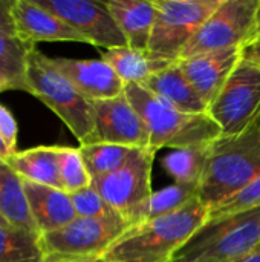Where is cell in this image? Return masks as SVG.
I'll return each instance as SVG.
<instances>
[{"mask_svg":"<svg viewBox=\"0 0 260 262\" xmlns=\"http://www.w3.org/2000/svg\"><path fill=\"white\" fill-rule=\"evenodd\" d=\"M210 221V209L198 198L182 209L132 226L104 253L107 262H172Z\"/></svg>","mask_w":260,"mask_h":262,"instance_id":"1","label":"cell"},{"mask_svg":"<svg viewBox=\"0 0 260 262\" xmlns=\"http://www.w3.org/2000/svg\"><path fill=\"white\" fill-rule=\"evenodd\" d=\"M260 177V126L233 137H219L208 149L199 200L208 207L238 195Z\"/></svg>","mask_w":260,"mask_h":262,"instance_id":"2","label":"cell"},{"mask_svg":"<svg viewBox=\"0 0 260 262\" xmlns=\"http://www.w3.org/2000/svg\"><path fill=\"white\" fill-rule=\"evenodd\" d=\"M124 94L144 120L153 152L207 147L222 137L219 124L208 114L182 112L135 83L126 84Z\"/></svg>","mask_w":260,"mask_h":262,"instance_id":"3","label":"cell"},{"mask_svg":"<svg viewBox=\"0 0 260 262\" xmlns=\"http://www.w3.org/2000/svg\"><path fill=\"white\" fill-rule=\"evenodd\" d=\"M26 84L29 94L37 97L60 117L80 141V146L90 141L95 129L92 101L83 97L77 88L51 64L49 57L35 48L28 55Z\"/></svg>","mask_w":260,"mask_h":262,"instance_id":"4","label":"cell"},{"mask_svg":"<svg viewBox=\"0 0 260 262\" xmlns=\"http://www.w3.org/2000/svg\"><path fill=\"white\" fill-rule=\"evenodd\" d=\"M260 243V207L208 221L173 261L239 262L256 252Z\"/></svg>","mask_w":260,"mask_h":262,"instance_id":"5","label":"cell"},{"mask_svg":"<svg viewBox=\"0 0 260 262\" xmlns=\"http://www.w3.org/2000/svg\"><path fill=\"white\" fill-rule=\"evenodd\" d=\"M130 227L132 224L116 212L98 218L77 216L64 227L41 235L43 262L103 258Z\"/></svg>","mask_w":260,"mask_h":262,"instance_id":"6","label":"cell"},{"mask_svg":"<svg viewBox=\"0 0 260 262\" xmlns=\"http://www.w3.org/2000/svg\"><path fill=\"white\" fill-rule=\"evenodd\" d=\"M152 149H133L129 160L115 172L92 180L95 190L104 201L132 226L143 223L144 209L152 196Z\"/></svg>","mask_w":260,"mask_h":262,"instance_id":"7","label":"cell"},{"mask_svg":"<svg viewBox=\"0 0 260 262\" xmlns=\"http://www.w3.org/2000/svg\"><path fill=\"white\" fill-rule=\"evenodd\" d=\"M222 0H155L156 20L149 43L155 57L178 61L182 51Z\"/></svg>","mask_w":260,"mask_h":262,"instance_id":"8","label":"cell"},{"mask_svg":"<svg viewBox=\"0 0 260 262\" xmlns=\"http://www.w3.org/2000/svg\"><path fill=\"white\" fill-rule=\"evenodd\" d=\"M259 6L260 0H222L188 41L179 60L211 51L242 48L257 31Z\"/></svg>","mask_w":260,"mask_h":262,"instance_id":"9","label":"cell"},{"mask_svg":"<svg viewBox=\"0 0 260 262\" xmlns=\"http://www.w3.org/2000/svg\"><path fill=\"white\" fill-rule=\"evenodd\" d=\"M259 112L260 68L241 60L208 106V115L219 124L222 135L233 137L247 130Z\"/></svg>","mask_w":260,"mask_h":262,"instance_id":"10","label":"cell"},{"mask_svg":"<svg viewBox=\"0 0 260 262\" xmlns=\"http://www.w3.org/2000/svg\"><path fill=\"white\" fill-rule=\"evenodd\" d=\"M37 3L70 25L89 45L106 51L127 46V40L107 9L106 2L37 0Z\"/></svg>","mask_w":260,"mask_h":262,"instance_id":"11","label":"cell"},{"mask_svg":"<svg viewBox=\"0 0 260 262\" xmlns=\"http://www.w3.org/2000/svg\"><path fill=\"white\" fill-rule=\"evenodd\" d=\"M95 129L92 143H109L133 149H150V135L141 115L126 94L115 98L92 101Z\"/></svg>","mask_w":260,"mask_h":262,"instance_id":"12","label":"cell"},{"mask_svg":"<svg viewBox=\"0 0 260 262\" xmlns=\"http://www.w3.org/2000/svg\"><path fill=\"white\" fill-rule=\"evenodd\" d=\"M241 60V48H231L182 58L178 60V64L196 94L210 106Z\"/></svg>","mask_w":260,"mask_h":262,"instance_id":"13","label":"cell"},{"mask_svg":"<svg viewBox=\"0 0 260 262\" xmlns=\"http://www.w3.org/2000/svg\"><path fill=\"white\" fill-rule=\"evenodd\" d=\"M51 64L61 72L89 101L115 98L124 94L126 84L104 60H75L49 57Z\"/></svg>","mask_w":260,"mask_h":262,"instance_id":"14","label":"cell"},{"mask_svg":"<svg viewBox=\"0 0 260 262\" xmlns=\"http://www.w3.org/2000/svg\"><path fill=\"white\" fill-rule=\"evenodd\" d=\"M17 37L25 41H78L87 43L64 20L43 8L37 0H14L11 9Z\"/></svg>","mask_w":260,"mask_h":262,"instance_id":"15","label":"cell"},{"mask_svg":"<svg viewBox=\"0 0 260 262\" xmlns=\"http://www.w3.org/2000/svg\"><path fill=\"white\" fill-rule=\"evenodd\" d=\"M31 216L40 235L55 232L77 218L69 193L23 180Z\"/></svg>","mask_w":260,"mask_h":262,"instance_id":"16","label":"cell"},{"mask_svg":"<svg viewBox=\"0 0 260 262\" xmlns=\"http://www.w3.org/2000/svg\"><path fill=\"white\" fill-rule=\"evenodd\" d=\"M107 9L127 40V46L147 51L156 20L155 0H107Z\"/></svg>","mask_w":260,"mask_h":262,"instance_id":"17","label":"cell"},{"mask_svg":"<svg viewBox=\"0 0 260 262\" xmlns=\"http://www.w3.org/2000/svg\"><path fill=\"white\" fill-rule=\"evenodd\" d=\"M144 89L187 114H208V106L196 94L178 61L153 74L144 83Z\"/></svg>","mask_w":260,"mask_h":262,"instance_id":"18","label":"cell"},{"mask_svg":"<svg viewBox=\"0 0 260 262\" xmlns=\"http://www.w3.org/2000/svg\"><path fill=\"white\" fill-rule=\"evenodd\" d=\"M6 163L25 181L63 190L57 146H38L15 152Z\"/></svg>","mask_w":260,"mask_h":262,"instance_id":"19","label":"cell"},{"mask_svg":"<svg viewBox=\"0 0 260 262\" xmlns=\"http://www.w3.org/2000/svg\"><path fill=\"white\" fill-rule=\"evenodd\" d=\"M101 60L112 66V69L116 72V75L121 78L124 84H141L153 74L176 63L155 57L149 51L132 49L130 46H121L104 51L101 54Z\"/></svg>","mask_w":260,"mask_h":262,"instance_id":"20","label":"cell"},{"mask_svg":"<svg viewBox=\"0 0 260 262\" xmlns=\"http://www.w3.org/2000/svg\"><path fill=\"white\" fill-rule=\"evenodd\" d=\"M0 215L14 227L38 233L29 212V206L23 189V180L2 158H0Z\"/></svg>","mask_w":260,"mask_h":262,"instance_id":"21","label":"cell"},{"mask_svg":"<svg viewBox=\"0 0 260 262\" xmlns=\"http://www.w3.org/2000/svg\"><path fill=\"white\" fill-rule=\"evenodd\" d=\"M34 48V43L25 41L20 37L0 34V80L8 89L28 92L26 64L28 55Z\"/></svg>","mask_w":260,"mask_h":262,"instance_id":"22","label":"cell"},{"mask_svg":"<svg viewBox=\"0 0 260 262\" xmlns=\"http://www.w3.org/2000/svg\"><path fill=\"white\" fill-rule=\"evenodd\" d=\"M41 235L0 226V262H43Z\"/></svg>","mask_w":260,"mask_h":262,"instance_id":"23","label":"cell"},{"mask_svg":"<svg viewBox=\"0 0 260 262\" xmlns=\"http://www.w3.org/2000/svg\"><path fill=\"white\" fill-rule=\"evenodd\" d=\"M208 149L210 146L172 150L162 158L161 166L175 183L199 186L207 167Z\"/></svg>","mask_w":260,"mask_h":262,"instance_id":"24","label":"cell"},{"mask_svg":"<svg viewBox=\"0 0 260 262\" xmlns=\"http://www.w3.org/2000/svg\"><path fill=\"white\" fill-rule=\"evenodd\" d=\"M78 150L90 178L97 180L118 170L129 160L133 147L109 143H92L80 146Z\"/></svg>","mask_w":260,"mask_h":262,"instance_id":"25","label":"cell"},{"mask_svg":"<svg viewBox=\"0 0 260 262\" xmlns=\"http://www.w3.org/2000/svg\"><path fill=\"white\" fill-rule=\"evenodd\" d=\"M198 196H199V186H196V184L175 183L166 189L153 192L146 204L143 223L170 215V213L182 209L185 204H188L192 200H195Z\"/></svg>","mask_w":260,"mask_h":262,"instance_id":"26","label":"cell"},{"mask_svg":"<svg viewBox=\"0 0 260 262\" xmlns=\"http://www.w3.org/2000/svg\"><path fill=\"white\" fill-rule=\"evenodd\" d=\"M58 164L63 190L66 193L78 192L92 184L78 147H58Z\"/></svg>","mask_w":260,"mask_h":262,"instance_id":"27","label":"cell"},{"mask_svg":"<svg viewBox=\"0 0 260 262\" xmlns=\"http://www.w3.org/2000/svg\"><path fill=\"white\" fill-rule=\"evenodd\" d=\"M254 207H260V177L238 195L210 209V221L221 220V218H225L239 212H245Z\"/></svg>","mask_w":260,"mask_h":262,"instance_id":"28","label":"cell"},{"mask_svg":"<svg viewBox=\"0 0 260 262\" xmlns=\"http://www.w3.org/2000/svg\"><path fill=\"white\" fill-rule=\"evenodd\" d=\"M74 210L78 218H98L113 213L115 210L104 201V198L90 184L78 192L69 193Z\"/></svg>","mask_w":260,"mask_h":262,"instance_id":"29","label":"cell"},{"mask_svg":"<svg viewBox=\"0 0 260 262\" xmlns=\"http://www.w3.org/2000/svg\"><path fill=\"white\" fill-rule=\"evenodd\" d=\"M17 121L14 120V117L11 115V112L0 104V137L2 140L6 143V146L9 147V150L12 154L17 152Z\"/></svg>","mask_w":260,"mask_h":262,"instance_id":"30","label":"cell"},{"mask_svg":"<svg viewBox=\"0 0 260 262\" xmlns=\"http://www.w3.org/2000/svg\"><path fill=\"white\" fill-rule=\"evenodd\" d=\"M242 60L260 68V28L256 34L241 48Z\"/></svg>","mask_w":260,"mask_h":262,"instance_id":"31","label":"cell"},{"mask_svg":"<svg viewBox=\"0 0 260 262\" xmlns=\"http://www.w3.org/2000/svg\"><path fill=\"white\" fill-rule=\"evenodd\" d=\"M12 3L14 0H0V34L17 37L15 26L11 15Z\"/></svg>","mask_w":260,"mask_h":262,"instance_id":"32","label":"cell"},{"mask_svg":"<svg viewBox=\"0 0 260 262\" xmlns=\"http://www.w3.org/2000/svg\"><path fill=\"white\" fill-rule=\"evenodd\" d=\"M11 155H14V154L9 150V147L6 146V143H5V141L2 140V137H0V158L5 160V161H8Z\"/></svg>","mask_w":260,"mask_h":262,"instance_id":"33","label":"cell"},{"mask_svg":"<svg viewBox=\"0 0 260 262\" xmlns=\"http://www.w3.org/2000/svg\"><path fill=\"white\" fill-rule=\"evenodd\" d=\"M44 262H107L104 258H93V259H60V261H44Z\"/></svg>","mask_w":260,"mask_h":262,"instance_id":"34","label":"cell"},{"mask_svg":"<svg viewBox=\"0 0 260 262\" xmlns=\"http://www.w3.org/2000/svg\"><path fill=\"white\" fill-rule=\"evenodd\" d=\"M239 262H260V252H254V253H251L250 256L244 258L242 261Z\"/></svg>","mask_w":260,"mask_h":262,"instance_id":"35","label":"cell"},{"mask_svg":"<svg viewBox=\"0 0 260 262\" xmlns=\"http://www.w3.org/2000/svg\"><path fill=\"white\" fill-rule=\"evenodd\" d=\"M0 226H11V224H9V223H8V221L0 215Z\"/></svg>","mask_w":260,"mask_h":262,"instance_id":"36","label":"cell"},{"mask_svg":"<svg viewBox=\"0 0 260 262\" xmlns=\"http://www.w3.org/2000/svg\"><path fill=\"white\" fill-rule=\"evenodd\" d=\"M6 89H8V86L0 80V92H3V91H6Z\"/></svg>","mask_w":260,"mask_h":262,"instance_id":"37","label":"cell"},{"mask_svg":"<svg viewBox=\"0 0 260 262\" xmlns=\"http://www.w3.org/2000/svg\"><path fill=\"white\" fill-rule=\"evenodd\" d=\"M260 28V6H259V11H257V29Z\"/></svg>","mask_w":260,"mask_h":262,"instance_id":"38","label":"cell"},{"mask_svg":"<svg viewBox=\"0 0 260 262\" xmlns=\"http://www.w3.org/2000/svg\"><path fill=\"white\" fill-rule=\"evenodd\" d=\"M253 124H256V126H260V112H259V115H257V118H256V121H254Z\"/></svg>","mask_w":260,"mask_h":262,"instance_id":"39","label":"cell"},{"mask_svg":"<svg viewBox=\"0 0 260 262\" xmlns=\"http://www.w3.org/2000/svg\"><path fill=\"white\" fill-rule=\"evenodd\" d=\"M256 252H260V243H259V246H257V249H256Z\"/></svg>","mask_w":260,"mask_h":262,"instance_id":"40","label":"cell"},{"mask_svg":"<svg viewBox=\"0 0 260 262\" xmlns=\"http://www.w3.org/2000/svg\"><path fill=\"white\" fill-rule=\"evenodd\" d=\"M172 262H181V261H172Z\"/></svg>","mask_w":260,"mask_h":262,"instance_id":"41","label":"cell"}]
</instances>
